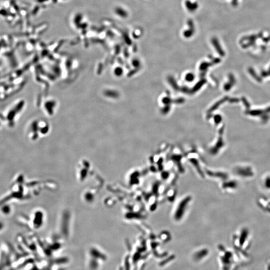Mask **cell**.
<instances>
[{
    "label": "cell",
    "instance_id": "cell-1",
    "mask_svg": "<svg viewBox=\"0 0 270 270\" xmlns=\"http://www.w3.org/2000/svg\"><path fill=\"white\" fill-rule=\"evenodd\" d=\"M91 253L88 256V266L91 270H97L102 266L107 260V256L103 253Z\"/></svg>",
    "mask_w": 270,
    "mask_h": 270
},
{
    "label": "cell",
    "instance_id": "cell-3",
    "mask_svg": "<svg viewBox=\"0 0 270 270\" xmlns=\"http://www.w3.org/2000/svg\"><path fill=\"white\" fill-rule=\"evenodd\" d=\"M4 228H5V224L2 221L0 220V232L3 231Z\"/></svg>",
    "mask_w": 270,
    "mask_h": 270
},
{
    "label": "cell",
    "instance_id": "cell-2",
    "mask_svg": "<svg viewBox=\"0 0 270 270\" xmlns=\"http://www.w3.org/2000/svg\"><path fill=\"white\" fill-rule=\"evenodd\" d=\"M1 208H0V212L2 215L8 216V215L11 214L12 211V208L10 204L4 203L3 204H1Z\"/></svg>",
    "mask_w": 270,
    "mask_h": 270
}]
</instances>
